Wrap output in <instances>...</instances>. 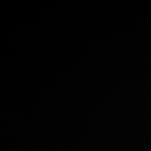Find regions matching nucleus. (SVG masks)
I'll list each match as a JSON object with an SVG mask.
<instances>
[]
</instances>
